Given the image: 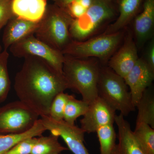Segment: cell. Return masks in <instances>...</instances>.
<instances>
[{
  "label": "cell",
  "mask_w": 154,
  "mask_h": 154,
  "mask_svg": "<svg viewBox=\"0 0 154 154\" xmlns=\"http://www.w3.org/2000/svg\"><path fill=\"white\" fill-rule=\"evenodd\" d=\"M70 95L64 92L58 94L51 102L48 116L54 120H63L65 108Z\"/></svg>",
  "instance_id": "cell-25"
},
{
  "label": "cell",
  "mask_w": 154,
  "mask_h": 154,
  "mask_svg": "<svg viewBox=\"0 0 154 154\" xmlns=\"http://www.w3.org/2000/svg\"><path fill=\"white\" fill-rule=\"evenodd\" d=\"M38 137L31 154H60L69 149L60 143L57 136L51 134L48 136L41 135Z\"/></svg>",
  "instance_id": "cell-20"
},
{
  "label": "cell",
  "mask_w": 154,
  "mask_h": 154,
  "mask_svg": "<svg viewBox=\"0 0 154 154\" xmlns=\"http://www.w3.org/2000/svg\"><path fill=\"white\" fill-rule=\"evenodd\" d=\"M39 22H33L17 17H13L7 23L4 30L2 42L4 50H8L12 45L23 38L34 34Z\"/></svg>",
  "instance_id": "cell-15"
},
{
  "label": "cell",
  "mask_w": 154,
  "mask_h": 154,
  "mask_svg": "<svg viewBox=\"0 0 154 154\" xmlns=\"http://www.w3.org/2000/svg\"><path fill=\"white\" fill-rule=\"evenodd\" d=\"M141 13L134 18V40L140 48L152 36L154 26V0H144Z\"/></svg>",
  "instance_id": "cell-13"
},
{
  "label": "cell",
  "mask_w": 154,
  "mask_h": 154,
  "mask_svg": "<svg viewBox=\"0 0 154 154\" xmlns=\"http://www.w3.org/2000/svg\"><path fill=\"white\" fill-rule=\"evenodd\" d=\"M116 110L98 96L90 104L88 110L80 120L81 128L85 133L96 132L101 127L113 124Z\"/></svg>",
  "instance_id": "cell-10"
},
{
  "label": "cell",
  "mask_w": 154,
  "mask_h": 154,
  "mask_svg": "<svg viewBox=\"0 0 154 154\" xmlns=\"http://www.w3.org/2000/svg\"><path fill=\"white\" fill-rule=\"evenodd\" d=\"M89 105L83 100H78L73 95H70L65 108L63 120L69 124L75 125L77 118L85 115Z\"/></svg>",
  "instance_id": "cell-23"
},
{
  "label": "cell",
  "mask_w": 154,
  "mask_h": 154,
  "mask_svg": "<svg viewBox=\"0 0 154 154\" xmlns=\"http://www.w3.org/2000/svg\"><path fill=\"white\" fill-rule=\"evenodd\" d=\"M100 143V154H111L116 146V133L113 124L99 128L96 130Z\"/></svg>",
  "instance_id": "cell-22"
},
{
  "label": "cell",
  "mask_w": 154,
  "mask_h": 154,
  "mask_svg": "<svg viewBox=\"0 0 154 154\" xmlns=\"http://www.w3.org/2000/svg\"><path fill=\"white\" fill-rule=\"evenodd\" d=\"M87 10L79 3L75 1L69 5L66 11L73 19H77L82 17Z\"/></svg>",
  "instance_id": "cell-28"
},
{
  "label": "cell",
  "mask_w": 154,
  "mask_h": 154,
  "mask_svg": "<svg viewBox=\"0 0 154 154\" xmlns=\"http://www.w3.org/2000/svg\"><path fill=\"white\" fill-rule=\"evenodd\" d=\"M14 56L25 58L36 57L44 60L58 72L63 73L65 55L62 51L54 49L31 34L12 45L9 48Z\"/></svg>",
  "instance_id": "cell-8"
},
{
  "label": "cell",
  "mask_w": 154,
  "mask_h": 154,
  "mask_svg": "<svg viewBox=\"0 0 154 154\" xmlns=\"http://www.w3.org/2000/svg\"><path fill=\"white\" fill-rule=\"evenodd\" d=\"M65 55L63 73L68 89H74L90 105L98 97V83L101 66L94 59Z\"/></svg>",
  "instance_id": "cell-2"
},
{
  "label": "cell",
  "mask_w": 154,
  "mask_h": 154,
  "mask_svg": "<svg viewBox=\"0 0 154 154\" xmlns=\"http://www.w3.org/2000/svg\"><path fill=\"white\" fill-rule=\"evenodd\" d=\"M143 0H120L118 17L109 25L104 33H113L121 31L137 15Z\"/></svg>",
  "instance_id": "cell-17"
},
{
  "label": "cell",
  "mask_w": 154,
  "mask_h": 154,
  "mask_svg": "<svg viewBox=\"0 0 154 154\" xmlns=\"http://www.w3.org/2000/svg\"><path fill=\"white\" fill-rule=\"evenodd\" d=\"M72 18L54 4L48 5L34 35L48 46L62 52L72 41L70 26Z\"/></svg>",
  "instance_id": "cell-3"
},
{
  "label": "cell",
  "mask_w": 154,
  "mask_h": 154,
  "mask_svg": "<svg viewBox=\"0 0 154 154\" xmlns=\"http://www.w3.org/2000/svg\"><path fill=\"white\" fill-rule=\"evenodd\" d=\"M138 109L136 124L145 123L154 128V97L147 89L136 105Z\"/></svg>",
  "instance_id": "cell-19"
},
{
  "label": "cell",
  "mask_w": 154,
  "mask_h": 154,
  "mask_svg": "<svg viewBox=\"0 0 154 154\" xmlns=\"http://www.w3.org/2000/svg\"><path fill=\"white\" fill-rule=\"evenodd\" d=\"M36 140V137L25 139L15 145L5 154H31Z\"/></svg>",
  "instance_id": "cell-26"
},
{
  "label": "cell",
  "mask_w": 154,
  "mask_h": 154,
  "mask_svg": "<svg viewBox=\"0 0 154 154\" xmlns=\"http://www.w3.org/2000/svg\"><path fill=\"white\" fill-rule=\"evenodd\" d=\"M134 134L144 154H154V129L145 123L136 124Z\"/></svg>",
  "instance_id": "cell-21"
},
{
  "label": "cell",
  "mask_w": 154,
  "mask_h": 154,
  "mask_svg": "<svg viewBox=\"0 0 154 154\" xmlns=\"http://www.w3.org/2000/svg\"><path fill=\"white\" fill-rule=\"evenodd\" d=\"M2 51V46L0 45V53Z\"/></svg>",
  "instance_id": "cell-31"
},
{
  "label": "cell",
  "mask_w": 154,
  "mask_h": 154,
  "mask_svg": "<svg viewBox=\"0 0 154 154\" xmlns=\"http://www.w3.org/2000/svg\"><path fill=\"white\" fill-rule=\"evenodd\" d=\"M148 65L154 70V40L152 39L149 45L143 59Z\"/></svg>",
  "instance_id": "cell-29"
},
{
  "label": "cell",
  "mask_w": 154,
  "mask_h": 154,
  "mask_svg": "<svg viewBox=\"0 0 154 154\" xmlns=\"http://www.w3.org/2000/svg\"><path fill=\"white\" fill-rule=\"evenodd\" d=\"M14 88L22 103L39 116L49 115L51 102L68 88L63 75L40 58H24L14 79Z\"/></svg>",
  "instance_id": "cell-1"
},
{
  "label": "cell",
  "mask_w": 154,
  "mask_h": 154,
  "mask_svg": "<svg viewBox=\"0 0 154 154\" xmlns=\"http://www.w3.org/2000/svg\"><path fill=\"white\" fill-rule=\"evenodd\" d=\"M13 0H0V32L8 22L15 17L12 9Z\"/></svg>",
  "instance_id": "cell-27"
},
{
  "label": "cell",
  "mask_w": 154,
  "mask_h": 154,
  "mask_svg": "<svg viewBox=\"0 0 154 154\" xmlns=\"http://www.w3.org/2000/svg\"><path fill=\"white\" fill-rule=\"evenodd\" d=\"M139 58L137 47L133 34L129 32L125 37L121 47L115 51L108 60V65L116 73L124 79L132 69Z\"/></svg>",
  "instance_id": "cell-12"
},
{
  "label": "cell",
  "mask_w": 154,
  "mask_h": 154,
  "mask_svg": "<svg viewBox=\"0 0 154 154\" xmlns=\"http://www.w3.org/2000/svg\"><path fill=\"white\" fill-rule=\"evenodd\" d=\"M114 122L118 128L119 143L111 154H144L124 116L121 113L116 114Z\"/></svg>",
  "instance_id": "cell-14"
},
{
  "label": "cell",
  "mask_w": 154,
  "mask_h": 154,
  "mask_svg": "<svg viewBox=\"0 0 154 154\" xmlns=\"http://www.w3.org/2000/svg\"><path fill=\"white\" fill-rule=\"evenodd\" d=\"M128 87L124 79L109 67H101L98 83V96L124 116L135 109Z\"/></svg>",
  "instance_id": "cell-5"
},
{
  "label": "cell",
  "mask_w": 154,
  "mask_h": 154,
  "mask_svg": "<svg viewBox=\"0 0 154 154\" xmlns=\"http://www.w3.org/2000/svg\"><path fill=\"white\" fill-rule=\"evenodd\" d=\"M39 116L21 101L10 102L0 107V134L28 131Z\"/></svg>",
  "instance_id": "cell-7"
},
{
  "label": "cell",
  "mask_w": 154,
  "mask_h": 154,
  "mask_svg": "<svg viewBox=\"0 0 154 154\" xmlns=\"http://www.w3.org/2000/svg\"><path fill=\"white\" fill-rule=\"evenodd\" d=\"M39 119L51 134L62 138L73 153L90 154L84 144L85 133L81 128L64 120H54L48 116H40Z\"/></svg>",
  "instance_id": "cell-9"
},
{
  "label": "cell",
  "mask_w": 154,
  "mask_h": 154,
  "mask_svg": "<svg viewBox=\"0 0 154 154\" xmlns=\"http://www.w3.org/2000/svg\"><path fill=\"white\" fill-rule=\"evenodd\" d=\"M54 4L64 10H66L69 5L75 0H52Z\"/></svg>",
  "instance_id": "cell-30"
},
{
  "label": "cell",
  "mask_w": 154,
  "mask_h": 154,
  "mask_svg": "<svg viewBox=\"0 0 154 154\" xmlns=\"http://www.w3.org/2000/svg\"><path fill=\"white\" fill-rule=\"evenodd\" d=\"M122 31L103 34L84 41L72 40L62 51L64 55L80 59L93 57L103 63L109 60L123 39Z\"/></svg>",
  "instance_id": "cell-6"
},
{
  "label": "cell",
  "mask_w": 154,
  "mask_h": 154,
  "mask_svg": "<svg viewBox=\"0 0 154 154\" xmlns=\"http://www.w3.org/2000/svg\"><path fill=\"white\" fill-rule=\"evenodd\" d=\"M113 1H114V0H113ZM119 1H120V0H119Z\"/></svg>",
  "instance_id": "cell-32"
},
{
  "label": "cell",
  "mask_w": 154,
  "mask_h": 154,
  "mask_svg": "<svg viewBox=\"0 0 154 154\" xmlns=\"http://www.w3.org/2000/svg\"><path fill=\"white\" fill-rule=\"evenodd\" d=\"M9 57L6 50L0 53V103L5 101L11 89V82L8 70Z\"/></svg>",
  "instance_id": "cell-24"
},
{
  "label": "cell",
  "mask_w": 154,
  "mask_h": 154,
  "mask_svg": "<svg viewBox=\"0 0 154 154\" xmlns=\"http://www.w3.org/2000/svg\"><path fill=\"white\" fill-rule=\"evenodd\" d=\"M47 0H13L14 16L33 22H39L47 6Z\"/></svg>",
  "instance_id": "cell-16"
},
{
  "label": "cell",
  "mask_w": 154,
  "mask_h": 154,
  "mask_svg": "<svg viewBox=\"0 0 154 154\" xmlns=\"http://www.w3.org/2000/svg\"><path fill=\"white\" fill-rule=\"evenodd\" d=\"M40 119L28 131L20 134H0V154H5L17 143L28 138L41 136L46 131Z\"/></svg>",
  "instance_id": "cell-18"
},
{
  "label": "cell",
  "mask_w": 154,
  "mask_h": 154,
  "mask_svg": "<svg viewBox=\"0 0 154 154\" xmlns=\"http://www.w3.org/2000/svg\"><path fill=\"white\" fill-rule=\"evenodd\" d=\"M113 0H93L85 13L79 19H73L70 26L72 40H85L94 36L105 24L116 15Z\"/></svg>",
  "instance_id": "cell-4"
},
{
  "label": "cell",
  "mask_w": 154,
  "mask_h": 154,
  "mask_svg": "<svg viewBox=\"0 0 154 154\" xmlns=\"http://www.w3.org/2000/svg\"><path fill=\"white\" fill-rule=\"evenodd\" d=\"M154 79V70L144 60L139 58L132 69L124 79L129 87L133 104L135 107L145 91L151 85Z\"/></svg>",
  "instance_id": "cell-11"
}]
</instances>
